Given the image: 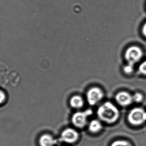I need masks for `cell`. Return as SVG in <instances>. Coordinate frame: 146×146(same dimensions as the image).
Returning <instances> with one entry per match:
<instances>
[{"mask_svg": "<svg viewBox=\"0 0 146 146\" xmlns=\"http://www.w3.org/2000/svg\"><path fill=\"white\" fill-rule=\"evenodd\" d=\"M98 116L103 122L113 124L118 120L119 112L117 108L112 103L107 102L100 107L98 110Z\"/></svg>", "mask_w": 146, "mask_h": 146, "instance_id": "1", "label": "cell"}, {"mask_svg": "<svg viewBox=\"0 0 146 146\" xmlns=\"http://www.w3.org/2000/svg\"><path fill=\"white\" fill-rule=\"evenodd\" d=\"M128 121L130 124L138 126L146 121V112L141 108L132 109L128 115Z\"/></svg>", "mask_w": 146, "mask_h": 146, "instance_id": "2", "label": "cell"}, {"mask_svg": "<svg viewBox=\"0 0 146 146\" xmlns=\"http://www.w3.org/2000/svg\"><path fill=\"white\" fill-rule=\"evenodd\" d=\"M143 56V52L139 47L132 46L127 49L125 53V58L128 64L134 65L140 61Z\"/></svg>", "mask_w": 146, "mask_h": 146, "instance_id": "3", "label": "cell"}, {"mask_svg": "<svg viewBox=\"0 0 146 146\" xmlns=\"http://www.w3.org/2000/svg\"><path fill=\"white\" fill-rule=\"evenodd\" d=\"M92 114V111L87 110L84 112H78L73 115L72 121L74 126L78 128H83L87 124V118Z\"/></svg>", "mask_w": 146, "mask_h": 146, "instance_id": "4", "label": "cell"}, {"mask_svg": "<svg viewBox=\"0 0 146 146\" xmlns=\"http://www.w3.org/2000/svg\"><path fill=\"white\" fill-rule=\"evenodd\" d=\"M103 93L101 90L97 87L92 88L88 91L87 99L91 105H94L100 101L103 97Z\"/></svg>", "mask_w": 146, "mask_h": 146, "instance_id": "5", "label": "cell"}, {"mask_svg": "<svg viewBox=\"0 0 146 146\" xmlns=\"http://www.w3.org/2000/svg\"><path fill=\"white\" fill-rule=\"evenodd\" d=\"M78 138L79 134L76 130L71 128H68L62 133L60 139L63 142L72 144L76 142Z\"/></svg>", "mask_w": 146, "mask_h": 146, "instance_id": "6", "label": "cell"}, {"mask_svg": "<svg viewBox=\"0 0 146 146\" xmlns=\"http://www.w3.org/2000/svg\"><path fill=\"white\" fill-rule=\"evenodd\" d=\"M116 100L119 104L123 106H127L133 101V97L126 92H120L116 96Z\"/></svg>", "mask_w": 146, "mask_h": 146, "instance_id": "7", "label": "cell"}, {"mask_svg": "<svg viewBox=\"0 0 146 146\" xmlns=\"http://www.w3.org/2000/svg\"><path fill=\"white\" fill-rule=\"evenodd\" d=\"M40 146H54L56 144V141L52 136L49 134H44L39 139Z\"/></svg>", "mask_w": 146, "mask_h": 146, "instance_id": "8", "label": "cell"}, {"mask_svg": "<svg viewBox=\"0 0 146 146\" xmlns=\"http://www.w3.org/2000/svg\"><path fill=\"white\" fill-rule=\"evenodd\" d=\"M70 105L76 109L81 108L84 105L83 100L80 96H74L70 100Z\"/></svg>", "mask_w": 146, "mask_h": 146, "instance_id": "9", "label": "cell"}, {"mask_svg": "<svg viewBox=\"0 0 146 146\" xmlns=\"http://www.w3.org/2000/svg\"><path fill=\"white\" fill-rule=\"evenodd\" d=\"M102 129L101 123L98 120H94L90 122L89 125V129L92 133H97Z\"/></svg>", "mask_w": 146, "mask_h": 146, "instance_id": "10", "label": "cell"}, {"mask_svg": "<svg viewBox=\"0 0 146 146\" xmlns=\"http://www.w3.org/2000/svg\"><path fill=\"white\" fill-rule=\"evenodd\" d=\"M111 146H132L130 143L124 140H117L113 142Z\"/></svg>", "mask_w": 146, "mask_h": 146, "instance_id": "11", "label": "cell"}, {"mask_svg": "<svg viewBox=\"0 0 146 146\" xmlns=\"http://www.w3.org/2000/svg\"><path fill=\"white\" fill-rule=\"evenodd\" d=\"M132 97H133V101L136 102L137 103H139L140 102L142 101L143 98V95L139 93H136Z\"/></svg>", "mask_w": 146, "mask_h": 146, "instance_id": "12", "label": "cell"}, {"mask_svg": "<svg viewBox=\"0 0 146 146\" xmlns=\"http://www.w3.org/2000/svg\"><path fill=\"white\" fill-rule=\"evenodd\" d=\"M139 70L142 74L146 75V61H144L140 64L139 67Z\"/></svg>", "mask_w": 146, "mask_h": 146, "instance_id": "13", "label": "cell"}, {"mask_svg": "<svg viewBox=\"0 0 146 146\" xmlns=\"http://www.w3.org/2000/svg\"><path fill=\"white\" fill-rule=\"evenodd\" d=\"M134 69V65L128 64L124 68V71L127 74H130L132 73Z\"/></svg>", "mask_w": 146, "mask_h": 146, "instance_id": "14", "label": "cell"}, {"mask_svg": "<svg viewBox=\"0 0 146 146\" xmlns=\"http://www.w3.org/2000/svg\"><path fill=\"white\" fill-rule=\"evenodd\" d=\"M6 100V95L4 92L0 90V104L3 103Z\"/></svg>", "mask_w": 146, "mask_h": 146, "instance_id": "15", "label": "cell"}, {"mask_svg": "<svg viewBox=\"0 0 146 146\" xmlns=\"http://www.w3.org/2000/svg\"><path fill=\"white\" fill-rule=\"evenodd\" d=\"M142 32H143V34H144V36H146V22L143 26V29H142Z\"/></svg>", "mask_w": 146, "mask_h": 146, "instance_id": "16", "label": "cell"}]
</instances>
